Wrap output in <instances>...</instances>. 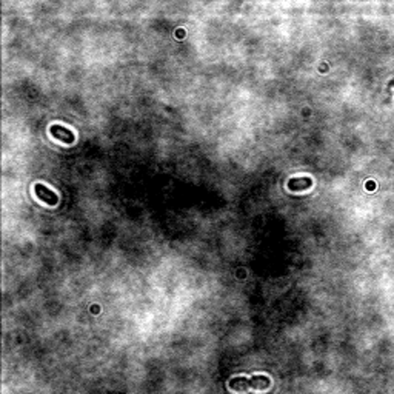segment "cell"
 I'll return each instance as SVG.
<instances>
[{
    "label": "cell",
    "mask_w": 394,
    "mask_h": 394,
    "mask_svg": "<svg viewBox=\"0 0 394 394\" xmlns=\"http://www.w3.org/2000/svg\"><path fill=\"white\" fill-rule=\"evenodd\" d=\"M34 191H36V196L40 199V200H44L50 205H56L59 202V197L54 191H51L48 186L42 185V183H37L34 186Z\"/></svg>",
    "instance_id": "cell-1"
},
{
    "label": "cell",
    "mask_w": 394,
    "mask_h": 394,
    "mask_svg": "<svg viewBox=\"0 0 394 394\" xmlns=\"http://www.w3.org/2000/svg\"><path fill=\"white\" fill-rule=\"evenodd\" d=\"M51 131V136H54L56 139H60L62 142H65V143H73L76 136L71 130L65 128V127H60V125H53L50 128Z\"/></svg>",
    "instance_id": "cell-2"
},
{
    "label": "cell",
    "mask_w": 394,
    "mask_h": 394,
    "mask_svg": "<svg viewBox=\"0 0 394 394\" xmlns=\"http://www.w3.org/2000/svg\"><path fill=\"white\" fill-rule=\"evenodd\" d=\"M311 186V179H291L288 182V188L291 191H299L305 190Z\"/></svg>",
    "instance_id": "cell-3"
}]
</instances>
